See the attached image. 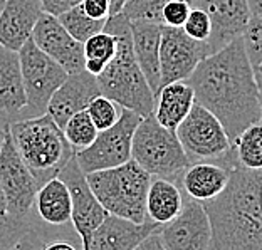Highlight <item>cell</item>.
<instances>
[{
  "label": "cell",
  "mask_w": 262,
  "mask_h": 250,
  "mask_svg": "<svg viewBox=\"0 0 262 250\" xmlns=\"http://www.w3.org/2000/svg\"><path fill=\"white\" fill-rule=\"evenodd\" d=\"M187 82L195 103L222 123L232 143L246 128L259 123V89L242 37L202 59Z\"/></svg>",
  "instance_id": "cell-1"
},
{
  "label": "cell",
  "mask_w": 262,
  "mask_h": 250,
  "mask_svg": "<svg viewBox=\"0 0 262 250\" xmlns=\"http://www.w3.org/2000/svg\"><path fill=\"white\" fill-rule=\"evenodd\" d=\"M210 250H262V170L234 166L229 185L205 201Z\"/></svg>",
  "instance_id": "cell-2"
},
{
  "label": "cell",
  "mask_w": 262,
  "mask_h": 250,
  "mask_svg": "<svg viewBox=\"0 0 262 250\" xmlns=\"http://www.w3.org/2000/svg\"><path fill=\"white\" fill-rule=\"evenodd\" d=\"M104 31L115 35L118 46L115 57L96 77L101 94L141 118L153 115L157 96L135 57L129 20L120 12L106 20Z\"/></svg>",
  "instance_id": "cell-3"
},
{
  "label": "cell",
  "mask_w": 262,
  "mask_h": 250,
  "mask_svg": "<svg viewBox=\"0 0 262 250\" xmlns=\"http://www.w3.org/2000/svg\"><path fill=\"white\" fill-rule=\"evenodd\" d=\"M10 136L39 187L56 178L74 158L62 129L47 115L10 121Z\"/></svg>",
  "instance_id": "cell-4"
},
{
  "label": "cell",
  "mask_w": 262,
  "mask_h": 250,
  "mask_svg": "<svg viewBox=\"0 0 262 250\" xmlns=\"http://www.w3.org/2000/svg\"><path fill=\"white\" fill-rule=\"evenodd\" d=\"M86 180L110 215L135 223H145L148 220L146 193L151 175L133 160L115 168L88 173Z\"/></svg>",
  "instance_id": "cell-5"
},
{
  "label": "cell",
  "mask_w": 262,
  "mask_h": 250,
  "mask_svg": "<svg viewBox=\"0 0 262 250\" xmlns=\"http://www.w3.org/2000/svg\"><path fill=\"white\" fill-rule=\"evenodd\" d=\"M131 160L151 176L166 178L175 183L182 181L183 173L190 166L177 133L163 128L153 115L141 118L135 129Z\"/></svg>",
  "instance_id": "cell-6"
},
{
  "label": "cell",
  "mask_w": 262,
  "mask_h": 250,
  "mask_svg": "<svg viewBox=\"0 0 262 250\" xmlns=\"http://www.w3.org/2000/svg\"><path fill=\"white\" fill-rule=\"evenodd\" d=\"M175 133L190 163L210 162L229 170L237 166L234 143L222 123L204 106L195 103Z\"/></svg>",
  "instance_id": "cell-7"
},
{
  "label": "cell",
  "mask_w": 262,
  "mask_h": 250,
  "mask_svg": "<svg viewBox=\"0 0 262 250\" xmlns=\"http://www.w3.org/2000/svg\"><path fill=\"white\" fill-rule=\"evenodd\" d=\"M19 59L26 91V106L15 120L42 116L47 112V104L52 94L66 81L68 73L54 59L40 51L32 37L19 49Z\"/></svg>",
  "instance_id": "cell-8"
},
{
  "label": "cell",
  "mask_w": 262,
  "mask_h": 250,
  "mask_svg": "<svg viewBox=\"0 0 262 250\" xmlns=\"http://www.w3.org/2000/svg\"><path fill=\"white\" fill-rule=\"evenodd\" d=\"M140 121V115L121 108L120 120L111 128L99 131L91 146L74 154L79 168L88 175L93 171L115 168V166L129 162L133 134Z\"/></svg>",
  "instance_id": "cell-9"
},
{
  "label": "cell",
  "mask_w": 262,
  "mask_h": 250,
  "mask_svg": "<svg viewBox=\"0 0 262 250\" xmlns=\"http://www.w3.org/2000/svg\"><path fill=\"white\" fill-rule=\"evenodd\" d=\"M0 185L7 200L9 215L26 217L40 187L17 151L10 131L5 134L4 145L0 148Z\"/></svg>",
  "instance_id": "cell-10"
},
{
  "label": "cell",
  "mask_w": 262,
  "mask_h": 250,
  "mask_svg": "<svg viewBox=\"0 0 262 250\" xmlns=\"http://www.w3.org/2000/svg\"><path fill=\"white\" fill-rule=\"evenodd\" d=\"M66 183L71 193V222L74 225V230L77 232L79 239L82 242V250H86L91 240L93 232L96 230L103 220L110 215L104 210L103 205L99 203L94 196L91 187L86 180V173L79 168L76 162V156L71 158V162L61 170L57 175Z\"/></svg>",
  "instance_id": "cell-11"
},
{
  "label": "cell",
  "mask_w": 262,
  "mask_h": 250,
  "mask_svg": "<svg viewBox=\"0 0 262 250\" xmlns=\"http://www.w3.org/2000/svg\"><path fill=\"white\" fill-rule=\"evenodd\" d=\"M165 250H210L212 225L204 203L188 198L182 212L157 232Z\"/></svg>",
  "instance_id": "cell-12"
},
{
  "label": "cell",
  "mask_w": 262,
  "mask_h": 250,
  "mask_svg": "<svg viewBox=\"0 0 262 250\" xmlns=\"http://www.w3.org/2000/svg\"><path fill=\"white\" fill-rule=\"evenodd\" d=\"M207 56V46L188 37L182 27L162 26V40H160L162 86L175 81H187L199 62Z\"/></svg>",
  "instance_id": "cell-13"
},
{
  "label": "cell",
  "mask_w": 262,
  "mask_h": 250,
  "mask_svg": "<svg viewBox=\"0 0 262 250\" xmlns=\"http://www.w3.org/2000/svg\"><path fill=\"white\" fill-rule=\"evenodd\" d=\"M193 7L205 10L212 24V35L207 42L208 56L220 51L237 37H242L251 9L247 0H190Z\"/></svg>",
  "instance_id": "cell-14"
},
{
  "label": "cell",
  "mask_w": 262,
  "mask_h": 250,
  "mask_svg": "<svg viewBox=\"0 0 262 250\" xmlns=\"http://www.w3.org/2000/svg\"><path fill=\"white\" fill-rule=\"evenodd\" d=\"M32 40L40 51L52 57L68 74L84 71V49L71 35L57 17L42 12L32 31Z\"/></svg>",
  "instance_id": "cell-15"
},
{
  "label": "cell",
  "mask_w": 262,
  "mask_h": 250,
  "mask_svg": "<svg viewBox=\"0 0 262 250\" xmlns=\"http://www.w3.org/2000/svg\"><path fill=\"white\" fill-rule=\"evenodd\" d=\"M99 94L101 91L98 79L88 71L68 74L66 81L52 94L49 104H47V115L62 129L71 116H74L79 111H86L88 104Z\"/></svg>",
  "instance_id": "cell-16"
},
{
  "label": "cell",
  "mask_w": 262,
  "mask_h": 250,
  "mask_svg": "<svg viewBox=\"0 0 262 250\" xmlns=\"http://www.w3.org/2000/svg\"><path fill=\"white\" fill-rule=\"evenodd\" d=\"M42 12L40 0H4L0 12V46L19 52L32 37V31Z\"/></svg>",
  "instance_id": "cell-17"
},
{
  "label": "cell",
  "mask_w": 262,
  "mask_h": 250,
  "mask_svg": "<svg viewBox=\"0 0 262 250\" xmlns=\"http://www.w3.org/2000/svg\"><path fill=\"white\" fill-rule=\"evenodd\" d=\"M162 225L146 220L135 223L115 215H108L103 223L93 232L86 250H133L148 235L158 232Z\"/></svg>",
  "instance_id": "cell-18"
},
{
  "label": "cell",
  "mask_w": 262,
  "mask_h": 250,
  "mask_svg": "<svg viewBox=\"0 0 262 250\" xmlns=\"http://www.w3.org/2000/svg\"><path fill=\"white\" fill-rule=\"evenodd\" d=\"M131 39H133L135 57L145 74L153 94L157 96L162 87L160 76V40H162V24L146 20H129Z\"/></svg>",
  "instance_id": "cell-19"
},
{
  "label": "cell",
  "mask_w": 262,
  "mask_h": 250,
  "mask_svg": "<svg viewBox=\"0 0 262 250\" xmlns=\"http://www.w3.org/2000/svg\"><path fill=\"white\" fill-rule=\"evenodd\" d=\"M230 170L219 163L199 162L190 163L182 176V188L196 201H210L224 192L229 185Z\"/></svg>",
  "instance_id": "cell-20"
},
{
  "label": "cell",
  "mask_w": 262,
  "mask_h": 250,
  "mask_svg": "<svg viewBox=\"0 0 262 250\" xmlns=\"http://www.w3.org/2000/svg\"><path fill=\"white\" fill-rule=\"evenodd\" d=\"M195 104V94L187 81H175L160 87L153 116L163 128L177 131Z\"/></svg>",
  "instance_id": "cell-21"
},
{
  "label": "cell",
  "mask_w": 262,
  "mask_h": 250,
  "mask_svg": "<svg viewBox=\"0 0 262 250\" xmlns=\"http://www.w3.org/2000/svg\"><path fill=\"white\" fill-rule=\"evenodd\" d=\"M26 106L19 52L0 46V111L14 121Z\"/></svg>",
  "instance_id": "cell-22"
},
{
  "label": "cell",
  "mask_w": 262,
  "mask_h": 250,
  "mask_svg": "<svg viewBox=\"0 0 262 250\" xmlns=\"http://www.w3.org/2000/svg\"><path fill=\"white\" fill-rule=\"evenodd\" d=\"M180 185L166 178L151 176L146 193V217L158 225L171 222L183 208Z\"/></svg>",
  "instance_id": "cell-23"
},
{
  "label": "cell",
  "mask_w": 262,
  "mask_h": 250,
  "mask_svg": "<svg viewBox=\"0 0 262 250\" xmlns=\"http://www.w3.org/2000/svg\"><path fill=\"white\" fill-rule=\"evenodd\" d=\"M35 208L39 217L49 225H66L71 222V193L59 176L46 181L35 195Z\"/></svg>",
  "instance_id": "cell-24"
},
{
  "label": "cell",
  "mask_w": 262,
  "mask_h": 250,
  "mask_svg": "<svg viewBox=\"0 0 262 250\" xmlns=\"http://www.w3.org/2000/svg\"><path fill=\"white\" fill-rule=\"evenodd\" d=\"M116 37L110 32L101 31L89 37L82 49H84V71L94 77H98L106 65L111 62V59L116 54Z\"/></svg>",
  "instance_id": "cell-25"
},
{
  "label": "cell",
  "mask_w": 262,
  "mask_h": 250,
  "mask_svg": "<svg viewBox=\"0 0 262 250\" xmlns=\"http://www.w3.org/2000/svg\"><path fill=\"white\" fill-rule=\"evenodd\" d=\"M237 165L247 170H262V123L246 128L234 141Z\"/></svg>",
  "instance_id": "cell-26"
},
{
  "label": "cell",
  "mask_w": 262,
  "mask_h": 250,
  "mask_svg": "<svg viewBox=\"0 0 262 250\" xmlns=\"http://www.w3.org/2000/svg\"><path fill=\"white\" fill-rule=\"evenodd\" d=\"M59 22L62 24V27L68 31L77 42L84 44L89 37H93L94 34L104 31L106 20H96L86 15V12L81 9V5L69 9L57 17Z\"/></svg>",
  "instance_id": "cell-27"
},
{
  "label": "cell",
  "mask_w": 262,
  "mask_h": 250,
  "mask_svg": "<svg viewBox=\"0 0 262 250\" xmlns=\"http://www.w3.org/2000/svg\"><path fill=\"white\" fill-rule=\"evenodd\" d=\"M62 133L76 154L77 151H82L88 146H91L99 131L94 126V123L91 121L88 112L79 111L74 116H71L68 123L64 124Z\"/></svg>",
  "instance_id": "cell-28"
},
{
  "label": "cell",
  "mask_w": 262,
  "mask_h": 250,
  "mask_svg": "<svg viewBox=\"0 0 262 250\" xmlns=\"http://www.w3.org/2000/svg\"><path fill=\"white\" fill-rule=\"evenodd\" d=\"M86 112L89 115V118H91V121L94 123V126L98 128V131H103V129L111 128L113 124L120 120L121 106H118L115 101H111L110 98L99 94V96H96L88 104Z\"/></svg>",
  "instance_id": "cell-29"
},
{
  "label": "cell",
  "mask_w": 262,
  "mask_h": 250,
  "mask_svg": "<svg viewBox=\"0 0 262 250\" xmlns=\"http://www.w3.org/2000/svg\"><path fill=\"white\" fill-rule=\"evenodd\" d=\"M168 0H128L121 14L128 20H146L162 24V9Z\"/></svg>",
  "instance_id": "cell-30"
},
{
  "label": "cell",
  "mask_w": 262,
  "mask_h": 250,
  "mask_svg": "<svg viewBox=\"0 0 262 250\" xmlns=\"http://www.w3.org/2000/svg\"><path fill=\"white\" fill-rule=\"evenodd\" d=\"M29 230L24 217L0 215V250H10Z\"/></svg>",
  "instance_id": "cell-31"
},
{
  "label": "cell",
  "mask_w": 262,
  "mask_h": 250,
  "mask_svg": "<svg viewBox=\"0 0 262 250\" xmlns=\"http://www.w3.org/2000/svg\"><path fill=\"white\" fill-rule=\"evenodd\" d=\"M244 47L252 67L262 62V17L252 15L242 34Z\"/></svg>",
  "instance_id": "cell-32"
},
{
  "label": "cell",
  "mask_w": 262,
  "mask_h": 250,
  "mask_svg": "<svg viewBox=\"0 0 262 250\" xmlns=\"http://www.w3.org/2000/svg\"><path fill=\"white\" fill-rule=\"evenodd\" d=\"M182 29L188 37H192L193 40H196V42H202L205 46L212 35L210 19H208V15L205 14V10H202L199 7H192Z\"/></svg>",
  "instance_id": "cell-33"
},
{
  "label": "cell",
  "mask_w": 262,
  "mask_h": 250,
  "mask_svg": "<svg viewBox=\"0 0 262 250\" xmlns=\"http://www.w3.org/2000/svg\"><path fill=\"white\" fill-rule=\"evenodd\" d=\"M192 7L190 0H168L162 9V26L183 27Z\"/></svg>",
  "instance_id": "cell-34"
},
{
  "label": "cell",
  "mask_w": 262,
  "mask_h": 250,
  "mask_svg": "<svg viewBox=\"0 0 262 250\" xmlns=\"http://www.w3.org/2000/svg\"><path fill=\"white\" fill-rule=\"evenodd\" d=\"M79 5H81V9L86 12V15H89L91 19L108 20L111 17L110 0H82Z\"/></svg>",
  "instance_id": "cell-35"
},
{
  "label": "cell",
  "mask_w": 262,
  "mask_h": 250,
  "mask_svg": "<svg viewBox=\"0 0 262 250\" xmlns=\"http://www.w3.org/2000/svg\"><path fill=\"white\" fill-rule=\"evenodd\" d=\"M81 2L82 0H40L46 14H51L54 17H59L61 14H64V12H68L69 9L79 5Z\"/></svg>",
  "instance_id": "cell-36"
},
{
  "label": "cell",
  "mask_w": 262,
  "mask_h": 250,
  "mask_svg": "<svg viewBox=\"0 0 262 250\" xmlns=\"http://www.w3.org/2000/svg\"><path fill=\"white\" fill-rule=\"evenodd\" d=\"M10 250H42V240L34 230H29Z\"/></svg>",
  "instance_id": "cell-37"
},
{
  "label": "cell",
  "mask_w": 262,
  "mask_h": 250,
  "mask_svg": "<svg viewBox=\"0 0 262 250\" xmlns=\"http://www.w3.org/2000/svg\"><path fill=\"white\" fill-rule=\"evenodd\" d=\"M160 248H162V242L158 239V234L155 232V234L148 235L141 243H138L133 250H160Z\"/></svg>",
  "instance_id": "cell-38"
},
{
  "label": "cell",
  "mask_w": 262,
  "mask_h": 250,
  "mask_svg": "<svg viewBox=\"0 0 262 250\" xmlns=\"http://www.w3.org/2000/svg\"><path fill=\"white\" fill-rule=\"evenodd\" d=\"M9 126H10V118L5 112L0 111V148L4 145L5 134L9 133Z\"/></svg>",
  "instance_id": "cell-39"
},
{
  "label": "cell",
  "mask_w": 262,
  "mask_h": 250,
  "mask_svg": "<svg viewBox=\"0 0 262 250\" xmlns=\"http://www.w3.org/2000/svg\"><path fill=\"white\" fill-rule=\"evenodd\" d=\"M42 250H77V248L68 242H52L49 245H44Z\"/></svg>",
  "instance_id": "cell-40"
},
{
  "label": "cell",
  "mask_w": 262,
  "mask_h": 250,
  "mask_svg": "<svg viewBox=\"0 0 262 250\" xmlns=\"http://www.w3.org/2000/svg\"><path fill=\"white\" fill-rule=\"evenodd\" d=\"M249 9H251L252 15H259L262 17V0H247Z\"/></svg>",
  "instance_id": "cell-41"
},
{
  "label": "cell",
  "mask_w": 262,
  "mask_h": 250,
  "mask_svg": "<svg viewBox=\"0 0 262 250\" xmlns=\"http://www.w3.org/2000/svg\"><path fill=\"white\" fill-rule=\"evenodd\" d=\"M128 0H110V5H111V15H116L120 14V12L123 10L124 4H126Z\"/></svg>",
  "instance_id": "cell-42"
},
{
  "label": "cell",
  "mask_w": 262,
  "mask_h": 250,
  "mask_svg": "<svg viewBox=\"0 0 262 250\" xmlns=\"http://www.w3.org/2000/svg\"><path fill=\"white\" fill-rule=\"evenodd\" d=\"M254 79H255V84H257V89L262 91V62L254 65Z\"/></svg>",
  "instance_id": "cell-43"
},
{
  "label": "cell",
  "mask_w": 262,
  "mask_h": 250,
  "mask_svg": "<svg viewBox=\"0 0 262 250\" xmlns=\"http://www.w3.org/2000/svg\"><path fill=\"white\" fill-rule=\"evenodd\" d=\"M5 213H7V200H5L2 185H0V215H5Z\"/></svg>",
  "instance_id": "cell-44"
},
{
  "label": "cell",
  "mask_w": 262,
  "mask_h": 250,
  "mask_svg": "<svg viewBox=\"0 0 262 250\" xmlns=\"http://www.w3.org/2000/svg\"><path fill=\"white\" fill-rule=\"evenodd\" d=\"M259 121L262 123V91H259Z\"/></svg>",
  "instance_id": "cell-45"
},
{
  "label": "cell",
  "mask_w": 262,
  "mask_h": 250,
  "mask_svg": "<svg viewBox=\"0 0 262 250\" xmlns=\"http://www.w3.org/2000/svg\"><path fill=\"white\" fill-rule=\"evenodd\" d=\"M2 7H4V0H0V12H2Z\"/></svg>",
  "instance_id": "cell-46"
},
{
  "label": "cell",
  "mask_w": 262,
  "mask_h": 250,
  "mask_svg": "<svg viewBox=\"0 0 262 250\" xmlns=\"http://www.w3.org/2000/svg\"><path fill=\"white\" fill-rule=\"evenodd\" d=\"M160 250H165V248H163V245H162V248H160Z\"/></svg>",
  "instance_id": "cell-47"
}]
</instances>
